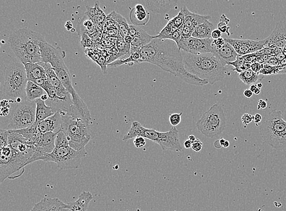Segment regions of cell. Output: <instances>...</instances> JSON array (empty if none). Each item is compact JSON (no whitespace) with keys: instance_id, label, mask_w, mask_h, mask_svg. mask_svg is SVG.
Here are the masks:
<instances>
[{"instance_id":"1","label":"cell","mask_w":286,"mask_h":211,"mask_svg":"<svg viewBox=\"0 0 286 211\" xmlns=\"http://www.w3.org/2000/svg\"><path fill=\"white\" fill-rule=\"evenodd\" d=\"M139 53V63L153 64L194 86L209 84L208 81L193 75L185 69L181 50L174 41L154 38L149 44L141 48Z\"/></svg>"},{"instance_id":"2","label":"cell","mask_w":286,"mask_h":211,"mask_svg":"<svg viewBox=\"0 0 286 211\" xmlns=\"http://www.w3.org/2000/svg\"><path fill=\"white\" fill-rule=\"evenodd\" d=\"M185 69L189 73L213 85L230 76L229 66L213 53L194 55L186 53L184 57Z\"/></svg>"},{"instance_id":"3","label":"cell","mask_w":286,"mask_h":211,"mask_svg":"<svg viewBox=\"0 0 286 211\" xmlns=\"http://www.w3.org/2000/svg\"><path fill=\"white\" fill-rule=\"evenodd\" d=\"M65 51L61 48L52 47L45 54L43 62L50 64L56 75L60 79L63 86L71 94L73 100V110L69 115L74 118H82L91 121V113L84 100L79 96L78 92L74 90L69 68L64 62L66 58Z\"/></svg>"},{"instance_id":"4","label":"cell","mask_w":286,"mask_h":211,"mask_svg":"<svg viewBox=\"0 0 286 211\" xmlns=\"http://www.w3.org/2000/svg\"><path fill=\"white\" fill-rule=\"evenodd\" d=\"M44 39L40 33L23 28L12 32L8 42L22 63H39L42 62L40 44Z\"/></svg>"},{"instance_id":"5","label":"cell","mask_w":286,"mask_h":211,"mask_svg":"<svg viewBox=\"0 0 286 211\" xmlns=\"http://www.w3.org/2000/svg\"><path fill=\"white\" fill-rule=\"evenodd\" d=\"M2 75V100H6L11 104H20L27 100L26 87L28 81L24 64L21 61L7 64Z\"/></svg>"},{"instance_id":"6","label":"cell","mask_w":286,"mask_h":211,"mask_svg":"<svg viewBox=\"0 0 286 211\" xmlns=\"http://www.w3.org/2000/svg\"><path fill=\"white\" fill-rule=\"evenodd\" d=\"M138 136L158 144L163 151H182L179 139V131L176 127L172 128L168 132H161L153 128H145L141 123L134 121L128 132L123 136V141L126 142Z\"/></svg>"},{"instance_id":"7","label":"cell","mask_w":286,"mask_h":211,"mask_svg":"<svg viewBox=\"0 0 286 211\" xmlns=\"http://www.w3.org/2000/svg\"><path fill=\"white\" fill-rule=\"evenodd\" d=\"M259 127L265 143L276 150H286V121L283 119L282 111L270 110L265 115Z\"/></svg>"},{"instance_id":"8","label":"cell","mask_w":286,"mask_h":211,"mask_svg":"<svg viewBox=\"0 0 286 211\" xmlns=\"http://www.w3.org/2000/svg\"><path fill=\"white\" fill-rule=\"evenodd\" d=\"M87 154L85 149L76 151L71 148L65 134L59 130L55 149L52 152L44 157L43 161L53 162L61 170L76 169L79 168L82 159Z\"/></svg>"},{"instance_id":"9","label":"cell","mask_w":286,"mask_h":211,"mask_svg":"<svg viewBox=\"0 0 286 211\" xmlns=\"http://www.w3.org/2000/svg\"><path fill=\"white\" fill-rule=\"evenodd\" d=\"M61 114L62 123L59 131L65 134L70 146L74 150L85 149L92 138L91 121L85 118H74L66 113H61Z\"/></svg>"},{"instance_id":"10","label":"cell","mask_w":286,"mask_h":211,"mask_svg":"<svg viewBox=\"0 0 286 211\" xmlns=\"http://www.w3.org/2000/svg\"><path fill=\"white\" fill-rule=\"evenodd\" d=\"M6 130H20L32 127L36 121V103L28 99L20 104H11Z\"/></svg>"},{"instance_id":"11","label":"cell","mask_w":286,"mask_h":211,"mask_svg":"<svg viewBox=\"0 0 286 211\" xmlns=\"http://www.w3.org/2000/svg\"><path fill=\"white\" fill-rule=\"evenodd\" d=\"M226 120L222 107L215 104L196 122V127L209 138L220 135L225 129Z\"/></svg>"},{"instance_id":"12","label":"cell","mask_w":286,"mask_h":211,"mask_svg":"<svg viewBox=\"0 0 286 211\" xmlns=\"http://www.w3.org/2000/svg\"><path fill=\"white\" fill-rule=\"evenodd\" d=\"M31 158L12 150L9 156H0V181L2 182L20 170L30 164Z\"/></svg>"},{"instance_id":"13","label":"cell","mask_w":286,"mask_h":211,"mask_svg":"<svg viewBox=\"0 0 286 211\" xmlns=\"http://www.w3.org/2000/svg\"><path fill=\"white\" fill-rule=\"evenodd\" d=\"M59 132L38 133L34 140L33 145L35 147V154L31 159L30 164L35 161H43L47 154L51 153L55 148L56 136Z\"/></svg>"},{"instance_id":"14","label":"cell","mask_w":286,"mask_h":211,"mask_svg":"<svg viewBox=\"0 0 286 211\" xmlns=\"http://www.w3.org/2000/svg\"><path fill=\"white\" fill-rule=\"evenodd\" d=\"M213 39H199V38L184 37L176 43L180 50L191 55H199L213 52Z\"/></svg>"},{"instance_id":"15","label":"cell","mask_w":286,"mask_h":211,"mask_svg":"<svg viewBox=\"0 0 286 211\" xmlns=\"http://www.w3.org/2000/svg\"><path fill=\"white\" fill-rule=\"evenodd\" d=\"M225 41L233 46L236 52L240 57L259 52L260 51L265 48V39L254 41L225 38Z\"/></svg>"},{"instance_id":"16","label":"cell","mask_w":286,"mask_h":211,"mask_svg":"<svg viewBox=\"0 0 286 211\" xmlns=\"http://www.w3.org/2000/svg\"><path fill=\"white\" fill-rule=\"evenodd\" d=\"M286 48V22L276 24L274 31L265 38V48Z\"/></svg>"},{"instance_id":"17","label":"cell","mask_w":286,"mask_h":211,"mask_svg":"<svg viewBox=\"0 0 286 211\" xmlns=\"http://www.w3.org/2000/svg\"><path fill=\"white\" fill-rule=\"evenodd\" d=\"M71 206L57 198H44L36 203L31 211H69Z\"/></svg>"},{"instance_id":"18","label":"cell","mask_w":286,"mask_h":211,"mask_svg":"<svg viewBox=\"0 0 286 211\" xmlns=\"http://www.w3.org/2000/svg\"><path fill=\"white\" fill-rule=\"evenodd\" d=\"M212 53L218 57L221 61L228 65L229 63L236 61L239 57L233 46L227 42H226L225 44L220 48H215L213 46Z\"/></svg>"},{"instance_id":"19","label":"cell","mask_w":286,"mask_h":211,"mask_svg":"<svg viewBox=\"0 0 286 211\" xmlns=\"http://www.w3.org/2000/svg\"><path fill=\"white\" fill-rule=\"evenodd\" d=\"M178 1L172 0H161V1H143V6L146 9L153 12L154 14H162L171 11L175 6H177Z\"/></svg>"},{"instance_id":"20","label":"cell","mask_w":286,"mask_h":211,"mask_svg":"<svg viewBox=\"0 0 286 211\" xmlns=\"http://www.w3.org/2000/svg\"><path fill=\"white\" fill-rule=\"evenodd\" d=\"M62 123V114L57 112L55 115L43 121L38 123L37 125V130L38 133H46L55 132L56 130L60 129Z\"/></svg>"},{"instance_id":"21","label":"cell","mask_w":286,"mask_h":211,"mask_svg":"<svg viewBox=\"0 0 286 211\" xmlns=\"http://www.w3.org/2000/svg\"><path fill=\"white\" fill-rule=\"evenodd\" d=\"M184 14V27L194 29L197 26L211 19V15H202L190 12L186 6L181 7Z\"/></svg>"},{"instance_id":"22","label":"cell","mask_w":286,"mask_h":211,"mask_svg":"<svg viewBox=\"0 0 286 211\" xmlns=\"http://www.w3.org/2000/svg\"><path fill=\"white\" fill-rule=\"evenodd\" d=\"M149 14L143 4H137L131 10L130 18L134 25L143 26L147 24L149 20Z\"/></svg>"},{"instance_id":"23","label":"cell","mask_w":286,"mask_h":211,"mask_svg":"<svg viewBox=\"0 0 286 211\" xmlns=\"http://www.w3.org/2000/svg\"><path fill=\"white\" fill-rule=\"evenodd\" d=\"M28 81L35 82L37 80L47 79V74L44 68L39 63L24 64Z\"/></svg>"},{"instance_id":"24","label":"cell","mask_w":286,"mask_h":211,"mask_svg":"<svg viewBox=\"0 0 286 211\" xmlns=\"http://www.w3.org/2000/svg\"><path fill=\"white\" fill-rule=\"evenodd\" d=\"M36 115L35 123L38 124V123L43 121L48 118L52 117L55 113H57L55 110L48 106L45 101L41 99L36 100Z\"/></svg>"},{"instance_id":"25","label":"cell","mask_w":286,"mask_h":211,"mask_svg":"<svg viewBox=\"0 0 286 211\" xmlns=\"http://www.w3.org/2000/svg\"><path fill=\"white\" fill-rule=\"evenodd\" d=\"M92 200L93 196L91 192H82L78 199L70 204L71 208L69 211H87Z\"/></svg>"},{"instance_id":"26","label":"cell","mask_w":286,"mask_h":211,"mask_svg":"<svg viewBox=\"0 0 286 211\" xmlns=\"http://www.w3.org/2000/svg\"><path fill=\"white\" fill-rule=\"evenodd\" d=\"M215 30V26L208 20L195 28L192 37L199 39H211L212 33Z\"/></svg>"},{"instance_id":"27","label":"cell","mask_w":286,"mask_h":211,"mask_svg":"<svg viewBox=\"0 0 286 211\" xmlns=\"http://www.w3.org/2000/svg\"><path fill=\"white\" fill-rule=\"evenodd\" d=\"M45 94L46 92L42 87L38 86L34 82L28 81L26 87V95L28 100L36 101V100L41 99V97Z\"/></svg>"},{"instance_id":"28","label":"cell","mask_w":286,"mask_h":211,"mask_svg":"<svg viewBox=\"0 0 286 211\" xmlns=\"http://www.w3.org/2000/svg\"><path fill=\"white\" fill-rule=\"evenodd\" d=\"M155 38V36H151L143 29H141L138 34L133 38L131 46L139 48L143 47L150 43Z\"/></svg>"},{"instance_id":"29","label":"cell","mask_w":286,"mask_h":211,"mask_svg":"<svg viewBox=\"0 0 286 211\" xmlns=\"http://www.w3.org/2000/svg\"><path fill=\"white\" fill-rule=\"evenodd\" d=\"M114 15H112L113 19L117 24L118 28V36L125 38V36L128 35L129 26L126 20L119 14H117L114 12Z\"/></svg>"},{"instance_id":"30","label":"cell","mask_w":286,"mask_h":211,"mask_svg":"<svg viewBox=\"0 0 286 211\" xmlns=\"http://www.w3.org/2000/svg\"><path fill=\"white\" fill-rule=\"evenodd\" d=\"M131 46V45L126 44L124 38L118 36L117 42H116V48L118 51L120 60H125V59L130 58Z\"/></svg>"},{"instance_id":"31","label":"cell","mask_w":286,"mask_h":211,"mask_svg":"<svg viewBox=\"0 0 286 211\" xmlns=\"http://www.w3.org/2000/svg\"><path fill=\"white\" fill-rule=\"evenodd\" d=\"M239 79H240L242 82L248 86H251L256 83L259 81V76L258 74L254 73L251 69L242 72L239 74Z\"/></svg>"},{"instance_id":"32","label":"cell","mask_w":286,"mask_h":211,"mask_svg":"<svg viewBox=\"0 0 286 211\" xmlns=\"http://www.w3.org/2000/svg\"><path fill=\"white\" fill-rule=\"evenodd\" d=\"M169 22L171 23L172 25H174L175 27L178 28V29H179V28H181L182 26H183L184 23V14L182 10L181 9V11H179V14H178L176 17H175L174 19L169 20Z\"/></svg>"},{"instance_id":"33","label":"cell","mask_w":286,"mask_h":211,"mask_svg":"<svg viewBox=\"0 0 286 211\" xmlns=\"http://www.w3.org/2000/svg\"><path fill=\"white\" fill-rule=\"evenodd\" d=\"M182 113H173V114L170 115L169 117V122L173 127H177L179 125L181 122Z\"/></svg>"},{"instance_id":"34","label":"cell","mask_w":286,"mask_h":211,"mask_svg":"<svg viewBox=\"0 0 286 211\" xmlns=\"http://www.w3.org/2000/svg\"><path fill=\"white\" fill-rule=\"evenodd\" d=\"M7 146H9L7 130L1 129L0 130V148H3Z\"/></svg>"},{"instance_id":"35","label":"cell","mask_w":286,"mask_h":211,"mask_svg":"<svg viewBox=\"0 0 286 211\" xmlns=\"http://www.w3.org/2000/svg\"><path fill=\"white\" fill-rule=\"evenodd\" d=\"M134 144H135V146L136 148H143L146 145L145 139L143 137H141V136H138V137L135 138V140H134Z\"/></svg>"},{"instance_id":"36","label":"cell","mask_w":286,"mask_h":211,"mask_svg":"<svg viewBox=\"0 0 286 211\" xmlns=\"http://www.w3.org/2000/svg\"><path fill=\"white\" fill-rule=\"evenodd\" d=\"M102 68V70L103 73H107V59L104 56H101L100 57L99 60L96 62Z\"/></svg>"},{"instance_id":"37","label":"cell","mask_w":286,"mask_h":211,"mask_svg":"<svg viewBox=\"0 0 286 211\" xmlns=\"http://www.w3.org/2000/svg\"><path fill=\"white\" fill-rule=\"evenodd\" d=\"M141 28L135 25L129 26L128 35H130L133 38L136 37L140 31Z\"/></svg>"},{"instance_id":"38","label":"cell","mask_w":286,"mask_h":211,"mask_svg":"<svg viewBox=\"0 0 286 211\" xmlns=\"http://www.w3.org/2000/svg\"><path fill=\"white\" fill-rule=\"evenodd\" d=\"M252 120H253V116L249 114V113H246V114L244 115L242 117V121L245 126V128L246 127L247 125L250 123Z\"/></svg>"},{"instance_id":"39","label":"cell","mask_w":286,"mask_h":211,"mask_svg":"<svg viewBox=\"0 0 286 211\" xmlns=\"http://www.w3.org/2000/svg\"><path fill=\"white\" fill-rule=\"evenodd\" d=\"M203 146V143L202 141L200 140H196L194 143H192V149L193 151H196V152H199L202 150Z\"/></svg>"},{"instance_id":"40","label":"cell","mask_w":286,"mask_h":211,"mask_svg":"<svg viewBox=\"0 0 286 211\" xmlns=\"http://www.w3.org/2000/svg\"><path fill=\"white\" fill-rule=\"evenodd\" d=\"M194 31V29L192 28L185 27L183 26L182 30V36L184 37H192L193 32Z\"/></svg>"},{"instance_id":"41","label":"cell","mask_w":286,"mask_h":211,"mask_svg":"<svg viewBox=\"0 0 286 211\" xmlns=\"http://www.w3.org/2000/svg\"><path fill=\"white\" fill-rule=\"evenodd\" d=\"M225 38H219L218 39L213 40V46L215 48H220L225 44Z\"/></svg>"},{"instance_id":"42","label":"cell","mask_w":286,"mask_h":211,"mask_svg":"<svg viewBox=\"0 0 286 211\" xmlns=\"http://www.w3.org/2000/svg\"><path fill=\"white\" fill-rule=\"evenodd\" d=\"M217 29L220 30L221 33H227L228 35H229L228 32L229 28L228 27V26L226 23L220 22L217 25Z\"/></svg>"},{"instance_id":"43","label":"cell","mask_w":286,"mask_h":211,"mask_svg":"<svg viewBox=\"0 0 286 211\" xmlns=\"http://www.w3.org/2000/svg\"><path fill=\"white\" fill-rule=\"evenodd\" d=\"M267 107V103L264 100L260 99L257 105V109H265Z\"/></svg>"},{"instance_id":"44","label":"cell","mask_w":286,"mask_h":211,"mask_svg":"<svg viewBox=\"0 0 286 211\" xmlns=\"http://www.w3.org/2000/svg\"><path fill=\"white\" fill-rule=\"evenodd\" d=\"M221 34H222V33L220 30L218 29H215L212 33V38L214 40L218 39V38H221Z\"/></svg>"},{"instance_id":"45","label":"cell","mask_w":286,"mask_h":211,"mask_svg":"<svg viewBox=\"0 0 286 211\" xmlns=\"http://www.w3.org/2000/svg\"><path fill=\"white\" fill-rule=\"evenodd\" d=\"M250 68L252 71L254 72V73H257V72H259L260 70H261V65H260L259 63H253L251 65Z\"/></svg>"},{"instance_id":"46","label":"cell","mask_w":286,"mask_h":211,"mask_svg":"<svg viewBox=\"0 0 286 211\" xmlns=\"http://www.w3.org/2000/svg\"><path fill=\"white\" fill-rule=\"evenodd\" d=\"M262 119H263V118L260 114L255 115L253 117L254 122L256 123L257 126H259V123L262 122Z\"/></svg>"},{"instance_id":"47","label":"cell","mask_w":286,"mask_h":211,"mask_svg":"<svg viewBox=\"0 0 286 211\" xmlns=\"http://www.w3.org/2000/svg\"><path fill=\"white\" fill-rule=\"evenodd\" d=\"M244 96L247 97V98H251L252 96V94H253V92H252L250 90L247 89L245 90L244 92Z\"/></svg>"},{"instance_id":"48","label":"cell","mask_w":286,"mask_h":211,"mask_svg":"<svg viewBox=\"0 0 286 211\" xmlns=\"http://www.w3.org/2000/svg\"><path fill=\"white\" fill-rule=\"evenodd\" d=\"M133 38L131 37L130 35L125 36L124 38V40L126 44L131 45L133 42Z\"/></svg>"},{"instance_id":"49","label":"cell","mask_w":286,"mask_h":211,"mask_svg":"<svg viewBox=\"0 0 286 211\" xmlns=\"http://www.w3.org/2000/svg\"><path fill=\"white\" fill-rule=\"evenodd\" d=\"M220 22L225 23L226 25H228L229 22H230V20H229L225 14H223L220 17Z\"/></svg>"},{"instance_id":"50","label":"cell","mask_w":286,"mask_h":211,"mask_svg":"<svg viewBox=\"0 0 286 211\" xmlns=\"http://www.w3.org/2000/svg\"><path fill=\"white\" fill-rule=\"evenodd\" d=\"M192 143H193L192 142V141H190L189 140L185 141V142L184 143V148L187 149L192 148Z\"/></svg>"},{"instance_id":"51","label":"cell","mask_w":286,"mask_h":211,"mask_svg":"<svg viewBox=\"0 0 286 211\" xmlns=\"http://www.w3.org/2000/svg\"><path fill=\"white\" fill-rule=\"evenodd\" d=\"M66 28H67V30H73V24H72V23L71 22H68L66 23Z\"/></svg>"},{"instance_id":"52","label":"cell","mask_w":286,"mask_h":211,"mask_svg":"<svg viewBox=\"0 0 286 211\" xmlns=\"http://www.w3.org/2000/svg\"><path fill=\"white\" fill-rule=\"evenodd\" d=\"M257 89V84L251 85V86H250V90L252 92H254L255 90H256Z\"/></svg>"},{"instance_id":"53","label":"cell","mask_w":286,"mask_h":211,"mask_svg":"<svg viewBox=\"0 0 286 211\" xmlns=\"http://www.w3.org/2000/svg\"><path fill=\"white\" fill-rule=\"evenodd\" d=\"M188 140H189L190 141H192V143H194V141L197 140V139L195 138V136L194 135H190Z\"/></svg>"},{"instance_id":"54","label":"cell","mask_w":286,"mask_h":211,"mask_svg":"<svg viewBox=\"0 0 286 211\" xmlns=\"http://www.w3.org/2000/svg\"><path fill=\"white\" fill-rule=\"evenodd\" d=\"M261 90L257 88L256 90H255L254 92H253L254 94L256 95H259L261 93Z\"/></svg>"},{"instance_id":"55","label":"cell","mask_w":286,"mask_h":211,"mask_svg":"<svg viewBox=\"0 0 286 211\" xmlns=\"http://www.w3.org/2000/svg\"><path fill=\"white\" fill-rule=\"evenodd\" d=\"M229 146V142L228 141H226L225 143H224V145L223 146V148H228V147Z\"/></svg>"},{"instance_id":"56","label":"cell","mask_w":286,"mask_h":211,"mask_svg":"<svg viewBox=\"0 0 286 211\" xmlns=\"http://www.w3.org/2000/svg\"><path fill=\"white\" fill-rule=\"evenodd\" d=\"M226 140H224L223 138H221L220 140H219V142H220V145L221 146L223 147L224 143H225Z\"/></svg>"},{"instance_id":"57","label":"cell","mask_w":286,"mask_h":211,"mask_svg":"<svg viewBox=\"0 0 286 211\" xmlns=\"http://www.w3.org/2000/svg\"><path fill=\"white\" fill-rule=\"evenodd\" d=\"M257 88H259V89L261 90L262 87V83L257 84Z\"/></svg>"},{"instance_id":"58","label":"cell","mask_w":286,"mask_h":211,"mask_svg":"<svg viewBox=\"0 0 286 211\" xmlns=\"http://www.w3.org/2000/svg\"><path fill=\"white\" fill-rule=\"evenodd\" d=\"M281 73H286V68H284V69H283V71L281 72Z\"/></svg>"},{"instance_id":"59","label":"cell","mask_w":286,"mask_h":211,"mask_svg":"<svg viewBox=\"0 0 286 211\" xmlns=\"http://www.w3.org/2000/svg\"></svg>"}]
</instances>
